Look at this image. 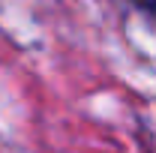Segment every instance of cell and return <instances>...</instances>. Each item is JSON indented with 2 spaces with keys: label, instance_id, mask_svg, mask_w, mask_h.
<instances>
[{
  "label": "cell",
  "instance_id": "6da1fadb",
  "mask_svg": "<svg viewBox=\"0 0 156 153\" xmlns=\"http://www.w3.org/2000/svg\"><path fill=\"white\" fill-rule=\"evenodd\" d=\"M129 3H135L138 9H144V12L156 15V0H129Z\"/></svg>",
  "mask_w": 156,
  "mask_h": 153
}]
</instances>
